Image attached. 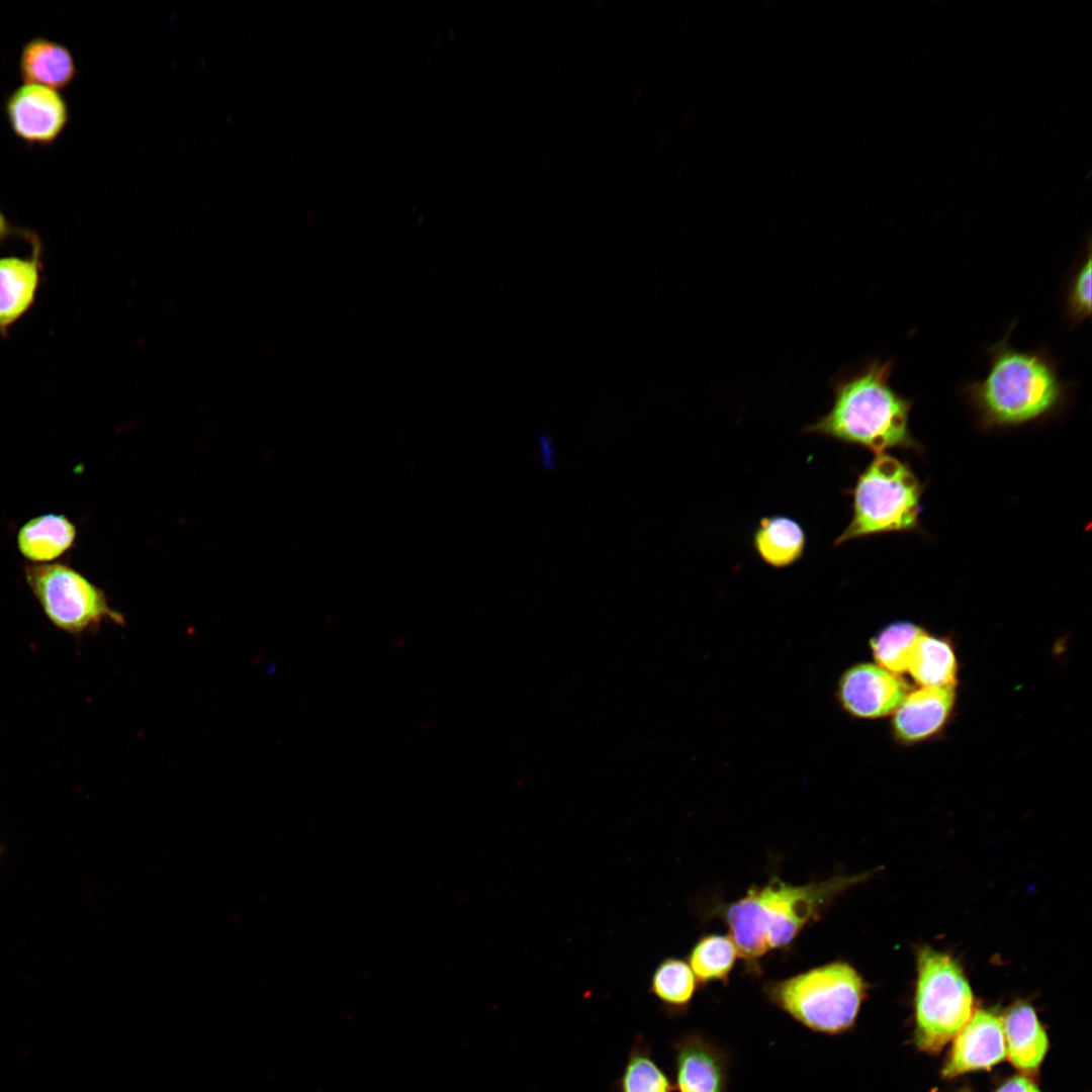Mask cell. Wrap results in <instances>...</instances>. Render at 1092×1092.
<instances>
[{
    "instance_id": "cell-1",
    "label": "cell",
    "mask_w": 1092,
    "mask_h": 1092,
    "mask_svg": "<svg viewBox=\"0 0 1092 1092\" xmlns=\"http://www.w3.org/2000/svg\"><path fill=\"white\" fill-rule=\"evenodd\" d=\"M873 873L838 874L803 885L790 884L774 874L766 883L751 885L734 901L716 900L703 913L726 925L744 971L759 977L764 957L791 950L805 928L821 920L838 897Z\"/></svg>"
},
{
    "instance_id": "cell-2",
    "label": "cell",
    "mask_w": 1092,
    "mask_h": 1092,
    "mask_svg": "<svg viewBox=\"0 0 1092 1092\" xmlns=\"http://www.w3.org/2000/svg\"><path fill=\"white\" fill-rule=\"evenodd\" d=\"M894 367V359H875L835 378L831 410L803 432L861 446L875 454L915 447L909 428L914 400L891 386Z\"/></svg>"
},
{
    "instance_id": "cell-3",
    "label": "cell",
    "mask_w": 1092,
    "mask_h": 1092,
    "mask_svg": "<svg viewBox=\"0 0 1092 1092\" xmlns=\"http://www.w3.org/2000/svg\"><path fill=\"white\" fill-rule=\"evenodd\" d=\"M1006 336L988 350L985 378L967 382L963 391L985 429L1014 427L1040 420L1065 401L1068 383L1042 350L1020 351Z\"/></svg>"
},
{
    "instance_id": "cell-4",
    "label": "cell",
    "mask_w": 1092,
    "mask_h": 1092,
    "mask_svg": "<svg viewBox=\"0 0 1092 1092\" xmlns=\"http://www.w3.org/2000/svg\"><path fill=\"white\" fill-rule=\"evenodd\" d=\"M869 989L858 970L841 959L761 985L770 1004L806 1028L830 1036L854 1028Z\"/></svg>"
},
{
    "instance_id": "cell-5",
    "label": "cell",
    "mask_w": 1092,
    "mask_h": 1092,
    "mask_svg": "<svg viewBox=\"0 0 1092 1092\" xmlns=\"http://www.w3.org/2000/svg\"><path fill=\"white\" fill-rule=\"evenodd\" d=\"M852 517L834 541H847L918 528L923 486L912 469L885 453L875 457L858 475L852 489Z\"/></svg>"
},
{
    "instance_id": "cell-6",
    "label": "cell",
    "mask_w": 1092,
    "mask_h": 1092,
    "mask_svg": "<svg viewBox=\"0 0 1092 1092\" xmlns=\"http://www.w3.org/2000/svg\"><path fill=\"white\" fill-rule=\"evenodd\" d=\"M974 995L960 964L945 952L924 946L917 952L914 998L916 1046L940 1052L974 1013Z\"/></svg>"
},
{
    "instance_id": "cell-7",
    "label": "cell",
    "mask_w": 1092,
    "mask_h": 1092,
    "mask_svg": "<svg viewBox=\"0 0 1092 1092\" xmlns=\"http://www.w3.org/2000/svg\"><path fill=\"white\" fill-rule=\"evenodd\" d=\"M24 577L49 621L65 632L81 634L108 620L124 622L102 589L65 563L27 564Z\"/></svg>"
},
{
    "instance_id": "cell-8",
    "label": "cell",
    "mask_w": 1092,
    "mask_h": 1092,
    "mask_svg": "<svg viewBox=\"0 0 1092 1092\" xmlns=\"http://www.w3.org/2000/svg\"><path fill=\"white\" fill-rule=\"evenodd\" d=\"M5 112L14 133L27 143L49 145L69 119L66 99L56 90L37 84H23L5 101Z\"/></svg>"
},
{
    "instance_id": "cell-9",
    "label": "cell",
    "mask_w": 1092,
    "mask_h": 1092,
    "mask_svg": "<svg viewBox=\"0 0 1092 1092\" xmlns=\"http://www.w3.org/2000/svg\"><path fill=\"white\" fill-rule=\"evenodd\" d=\"M674 1090L676 1092H727L729 1053L699 1031H689L672 1041Z\"/></svg>"
},
{
    "instance_id": "cell-10",
    "label": "cell",
    "mask_w": 1092,
    "mask_h": 1092,
    "mask_svg": "<svg viewBox=\"0 0 1092 1092\" xmlns=\"http://www.w3.org/2000/svg\"><path fill=\"white\" fill-rule=\"evenodd\" d=\"M1006 1059L1002 1017L989 1010L975 1011L953 1037L942 1067V1077L956 1078L989 1070Z\"/></svg>"
},
{
    "instance_id": "cell-11",
    "label": "cell",
    "mask_w": 1092,
    "mask_h": 1092,
    "mask_svg": "<svg viewBox=\"0 0 1092 1092\" xmlns=\"http://www.w3.org/2000/svg\"><path fill=\"white\" fill-rule=\"evenodd\" d=\"M906 685L895 673L869 663L856 664L841 676L838 697L842 707L858 718L889 715L906 697Z\"/></svg>"
},
{
    "instance_id": "cell-12",
    "label": "cell",
    "mask_w": 1092,
    "mask_h": 1092,
    "mask_svg": "<svg viewBox=\"0 0 1092 1092\" xmlns=\"http://www.w3.org/2000/svg\"><path fill=\"white\" fill-rule=\"evenodd\" d=\"M26 258H0V336L8 337L10 328L33 305L40 285L42 246L34 241Z\"/></svg>"
},
{
    "instance_id": "cell-13",
    "label": "cell",
    "mask_w": 1092,
    "mask_h": 1092,
    "mask_svg": "<svg viewBox=\"0 0 1092 1092\" xmlns=\"http://www.w3.org/2000/svg\"><path fill=\"white\" fill-rule=\"evenodd\" d=\"M953 698V687H923L906 695L893 718L898 738L916 742L936 733L951 711Z\"/></svg>"
},
{
    "instance_id": "cell-14",
    "label": "cell",
    "mask_w": 1092,
    "mask_h": 1092,
    "mask_svg": "<svg viewBox=\"0 0 1092 1092\" xmlns=\"http://www.w3.org/2000/svg\"><path fill=\"white\" fill-rule=\"evenodd\" d=\"M1006 1059L1022 1075H1034L1049 1051V1037L1027 1003L1011 1006L1002 1016Z\"/></svg>"
},
{
    "instance_id": "cell-15",
    "label": "cell",
    "mask_w": 1092,
    "mask_h": 1092,
    "mask_svg": "<svg viewBox=\"0 0 1092 1092\" xmlns=\"http://www.w3.org/2000/svg\"><path fill=\"white\" fill-rule=\"evenodd\" d=\"M19 74L25 84L53 89L71 83L77 74L74 57L63 43L42 36L29 39L19 56Z\"/></svg>"
},
{
    "instance_id": "cell-16",
    "label": "cell",
    "mask_w": 1092,
    "mask_h": 1092,
    "mask_svg": "<svg viewBox=\"0 0 1092 1092\" xmlns=\"http://www.w3.org/2000/svg\"><path fill=\"white\" fill-rule=\"evenodd\" d=\"M77 529L64 515L46 514L24 523L16 535L18 551L30 563H52L69 551Z\"/></svg>"
},
{
    "instance_id": "cell-17",
    "label": "cell",
    "mask_w": 1092,
    "mask_h": 1092,
    "mask_svg": "<svg viewBox=\"0 0 1092 1092\" xmlns=\"http://www.w3.org/2000/svg\"><path fill=\"white\" fill-rule=\"evenodd\" d=\"M699 989L697 979L686 960L665 957L654 968L649 993L670 1019L686 1016Z\"/></svg>"
},
{
    "instance_id": "cell-18",
    "label": "cell",
    "mask_w": 1092,
    "mask_h": 1092,
    "mask_svg": "<svg viewBox=\"0 0 1092 1092\" xmlns=\"http://www.w3.org/2000/svg\"><path fill=\"white\" fill-rule=\"evenodd\" d=\"M806 536L802 526L786 516L765 517L759 521L753 535V546L759 557L777 568L798 561L804 552Z\"/></svg>"
},
{
    "instance_id": "cell-19",
    "label": "cell",
    "mask_w": 1092,
    "mask_h": 1092,
    "mask_svg": "<svg viewBox=\"0 0 1092 1092\" xmlns=\"http://www.w3.org/2000/svg\"><path fill=\"white\" fill-rule=\"evenodd\" d=\"M738 958L737 947L728 934L704 933L691 946L686 961L699 988L713 983L726 987Z\"/></svg>"
},
{
    "instance_id": "cell-20",
    "label": "cell",
    "mask_w": 1092,
    "mask_h": 1092,
    "mask_svg": "<svg viewBox=\"0 0 1092 1092\" xmlns=\"http://www.w3.org/2000/svg\"><path fill=\"white\" fill-rule=\"evenodd\" d=\"M956 667L948 643L923 632L914 643L907 671L922 687H953Z\"/></svg>"
},
{
    "instance_id": "cell-21",
    "label": "cell",
    "mask_w": 1092,
    "mask_h": 1092,
    "mask_svg": "<svg viewBox=\"0 0 1092 1092\" xmlns=\"http://www.w3.org/2000/svg\"><path fill=\"white\" fill-rule=\"evenodd\" d=\"M615 1087L616 1092L674 1091L671 1080L653 1059L651 1046L641 1034L634 1037Z\"/></svg>"
},
{
    "instance_id": "cell-22",
    "label": "cell",
    "mask_w": 1092,
    "mask_h": 1092,
    "mask_svg": "<svg viewBox=\"0 0 1092 1092\" xmlns=\"http://www.w3.org/2000/svg\"><path fill=\"white\" fill-rule=\"evenodd\" d=\"M918 626L899 622L888 625L871 640V648L879 666L892 673L907 671L915 641L923 633Z\"/></svg>"
},
{
    "instance_id": "cell-23",
    "label": "cell",
    "mask_w": 1092,
    "mask_h": 1092,
    "mask_svg": "<svg viewBox=\"0 0 1092 1092\" xmlns=\"http://www.w3.org/2000/svg\"><path fill=\"white\" fill-rule=\"evenodd\" d=\"M1091 244L1088 239L1085 259L1072 275L1065 299L1066 317L1076 327L1091 315Z\"/></svg>"
},
{
    "instance_id": "cell-24",
    "label": "cell",
    "mask_w": 1092,
    "mask_h": 1092,
    "mask_svg": "<svg viewBox=\"0 0 1092 1092\" xmlns=\"http://www.w3.org/2000/svg\"><path fill=\"white\" fill-rule=\"evenodd\" d=\"M994 1092H1041L1038 1086L1025 1075H1016L1002 1082Z\"/></svg>"
},
{
    "instance_id": "cell-25",
    "label": "cell",
    "mask_w": 1092,
    "mask_h": 1092,
    "mask_svg": "<svg viewBox=\"0 0 1092 1092\" xmlns=\"http://www.w3.org/2000/svg\"><path fill=\"white\" fill-rule=\"evenodd\" d=\"M21 237L31 244L38 238L32 231L15 228L12 225L5 214L0 210V245L10 239L11 237Z\"/></svg>"
},
{
    "instance_id": "cell-26",
    "label": "cell",
    "mask_w": 1092,
    "mask_h": 1092,
    "mask_svg": "<svg viewBox=\"0 0 1092 1092\" xmlns=\"http://www.w3.org/2000/svg\"><path fill=\"white\" fill-rule=\"evenodd\" d=\"M541 460L547 467H552L554 462V449L548 439L542 438L539 444Z\"/></svg>"
},
{
    "instance_id": "cell-27",
    "label": "cell",
    "mask_w": 1092,
    "mask_h": 1092,
    "mask_svg": "<svg viewBox=\"0 0 1092 1092\" xmlns=\"http://www.w3.org/2000/svg\"><path fill=\"white\" fill-rule=\"evenodd\" d=\"M959 1092H971V1091H969V1090H961Z\"/></svg>"
}]
</instances>
